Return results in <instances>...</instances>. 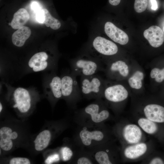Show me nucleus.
Instances as JSON below:
<instances>
[{
	"mask_svg": "<svg viewBox=\"0 0 164 164\" xmlns=\"http://www.w3.org/2000/svg\"><path fill=\"white\" fill-rule=\"evenodd\" d=\"M109 142L101 145L88 151L96 164H111L115 162L114 153L108 145Z\"/></svg>",
	"mask_w": 164,
	"mask_h": 164,
	"instance_id": "obj_12",
	"label": "nucleus"
},
{
	"mask_svg": "<svg viewBox=\"0 0 164 164\" xmlns=\"http://www.w3.org/2000/svg\"><path fill=\"white\" fill-rule=\"evenodd\" d=\"M148 0H135L134 8L135 11L138 13H141L144 11L148 5Z\"/></svg>",
	"mask_w": 164,
	"mask_h": 164,
	"instance_id": "obj_30",
	"label": "nucleus"
},
{
	"mask_svg": "<svg viewBox=\"0 0 164 164\" xmlns=\"http://www.w3.org/2000/svg\"><path fill=\"white\" fill-rule=\"evenodd\" d=\"M43 9L44 15V20L43 24H45L46 26L50 27L51 28L54 30L60 28L61 26L60 21L53 17L47 9Z\"/></svg>",
	"mask_w": 164,
	"mask_h": 164,
	"instance_id": "obj_28",
	"label": "nucleus"
},
{
	"mask_svg": "<svg viewBox=\"0 0 164 164\" xmlns=\"http://www.w3.org/2000/svg\"><path fill=\"white\" fill-rule=\"evenodd\" d=\"M44 162L46 164L59 163L61 161L59 147L44 152Z\"/></svg>",
	"mask_w": 164,
	"mask_h": 164,
	"instance_id": "obj_27",
	"label": "nucleus"
},
{
	"mask_svg": "<svg viewBox=\"0 0 164 164\" xmlns=\"http://www.w3.org/2000/svg\"><path fill=\"white\" fill-rule=\"evenodd\" d=\"M104 80L96 74L81 77L80 88L82 96L88 99L103 98Z\"/></svg>",
	"mask_w": 164,
	"mask_h": 164,
	"instance_id": "obj_10",
	"label": "nucleus"
},
{
	"mask_svg": "<svg viewBox=\"0 0 164 164\" xmlns=\"http://www.w3.org/2000/svg\"><path fill=\"white\" fill-rule=\"evenodd\" d=\"M101 99H96L86 107L76 111L73 120L78 126L91 127L100 125L108 119L110 113Z\"/></svg>",
	"mask_w": 164,
	"mask_h": 164,
	"instance_id": "obj_4",
	"label": "nucleus"
},
{
	"mask_svg": "<svg viewBox=\"0 0 164 164\" xmlns=\"http://www.w3.org/2000/svg\"><path fill=\"white\" fill-rule=\"evenodd\" d=\"M151 4V9L153 10H156L158 8V5L156 0H150Z\"/></svg>",
	"mask_w": 164,
	"mask_h": 164,
	"instance_id": "obj_34",
	"label": "nucleus"
},
{
	"mask_svg": "<svg viewBox=\"0 0 164 164\" xmlns=\"http://www.w3.org/2000/svg\"><path fill=\"white\" fill-rule=\"evenodd\" d=\"M101 62L84 53L72 59L70 62L71 73L75 76H87L104 71Z\"/></svg>",
	"mask_w": 164,
	"mask_h": 164,
	"instance_id": "obj_7",
	"label": "nucleus"
},
{
	"mask_svg": "<svg viewBox=\"0 0 164 164\" xmlns=\"http://www.w3.org/2000/svg\"><path fill=\"white\" fill-rule=\"evenodd\" d=\"M104 29L106 35L114 42L121 45H125L128 42L129 38L127 34L112 22H105Z\"/></svg>",
	"mask_w": 164,
	"mask_h": 164,
	"instance_id": "obj_13",
	"label": "nucleus"
},
{
	"mask_svg": "<svg viewBox=\"0 0 164 164\" xmlns=\"http://www.w3.org/2000/svg\"><path fill=\"white\" fill-rule=\"evenodd\" d=\"M78 126L72 139L77 147L89 151L108 142L109 133L104 124L91 127Z\"/></svg>",
	"mask_w": 164,
	"mask_h": 164,
	"instance_id": "obj_3",
	"label": "nucleus"
},
{
	"mask_svg": "<svg viewBox=\"0 0 164 164\" xmlns=\"http://www.w3.org/2000/svg\"><path fill=\"white\" fill-rule=\"evenodd\" d=\"M70 163L76 164H96L88 151L79 147Z\"/></svg>",
	"mask_w": 164,
	"mask_h": 164,
	"instance_id": "obj_24",
	"label": "nucleus"
},
{
	"mask_svg": "<svg viewBox=\"0 0 164 164\" xmlns=\"http://www.w3.org/2000/svg\"><path fill=\"white\" fill-rule=\"evenodd\" d=\"M147 149L145 143L139 142L127 147L124 151V154L128 159H135L144 155Z\"/></svg>",
	"mask_w": 164,
	"mask_h": 164,
	"instance_id": "obj_19",
	"label": "nucleus"
},
{
	"mask_svg": "<svg viewBox=\"0 0 164 164\" xmlns=\"http://www.w3.org/2000/svg\"><path fill=\"white\" fill-rule=\"evenodd\" d=\"M144 73L140 69L135 70L128 77V83L129 87L134 90H140L143 86Z\"/></svg>",
	"mask_w": 164,
	"mask_h": 164,
	"instance_id": "obj_22",
	"label": "nucleus"
},
{
	"mask_svg": "<svg viewBox=\"0 0 164 164\" xmlns=\"http://www.w3.org/2000/svg\"><path fill=\"white\" fill-rule=\"evenodd\" d=\"M4 162L9 164H30L31 161L26 157H15L7 159Z\"/></svg>",
	"mask_w": 164,
	"mask_h": 164,
	"instance_id": "obj_29",
	"label": "nucleus"
},
{
	"mask_svg": "<svg viewBox=\"0 0 164 164\" xmlns=\"http://www.w3.org/2000/svg\"><path fill=\"white\" fill-rule=\"evenodd\" d=\"M144 114L148 119L157 123L164 122V107L157 104L145 105L143 109Z\"/></svg>",
	"mask_w": 164,
	"mask_h": 164,
	"instance_id": "obj_17",
	"label": "nucleus"
},
{
	"mask_svg": "<svg viewBox=\"0 0 164 164\" xmlns=\"http://www.w3.org/2000/svg\"><path fill=\"white\" fill-rule=\"evenodd\" d=\"M32 9L36 12L41 10L40 9L39 6L38 4L36 2H33L31 5Z\"/></svg>",
	"mask_w": 164,
	"mask_h": 164,
	"instance_id": "obj_33",
	"label": "nucleus"
},
{
	"mask_svg": "<svg viewBox=\"0 0 164 164\" xmlns=\"http://www.w3.org/2000/svg\"><path fill=\"white\" fill-rule=\"evenodd\" d=\"M121 136L127 143L134 144L140 142L142 137L140 128L136 125L129 124L125 125L120 132Z\"/></svg>",
	"mask_w": 164,
	"mask_h": 164,
	"instance_id": "obj_14",
	"label": "nucleus"
},
{
	"mask_svg": "<svg viewBox=\"0 0 164 164\" xmlns=\"http://www.w3.org/2000/svg\"><path fill=\"white\" fill-rule=\"evenodd\" d=\"M38 100L30 90L22 87L15 88L8 98L18 117L23 119L31 114Z\"/></svg>",
	"mask_w": 164,
	"mask_h": 164,
	"instance_id": "obj_5",
	"label": "nucleus"
},
{
	"mask_svg": "<svg viewBox=\"0 0 164 164\" xmlns=\"http://www.w3.org/2000/svg\"><path fill=\"white\" fill-rule=\"evenodd\" d=\"M106 65L104 71L108 79L122 81L130 75L129 66L123 60L114 59Z\"/></svg>",
	"mask_w": 164,
	"mask_h": 164,
	"instance_id": "obj_11",
	"label": "nucleus"
},
{
	"mask_svg": "<svg viewBox=\"0 0 164 164\" xmlns=\"http://www.w3.org/2000/svg\"><path fill=\"white\" fill-rule=\"evenodd\" d=\"M49 56L44 52H41L34 54L28 62L29 67L34 72H39L46 70L49 67H53L48 61Z\"/></svg>",
	"mask_w": 164,
	"mask_h": 164,
	"instance_id": "obj_15",
	"label": "nucleus"
},
{
	"mask_svg": "<svg viewBox=\"0 0 164 164\" xmlns=\"http://www.w3.org/2000/svg\"><path fill=\"white\" fill-rule=\"evenodd\" d=\"M118 50V47L114 43L98 35L94 36L88 43L84 53L107 65L112 60L110 57L116 55Z\"/></svg>",
	"mask_w": 164,
	"mask_h": 164,
	"instance_id": "obj_6",
	"label": "nucleus"
},
{
	"mask_svg": "<svg viewBox=\"0 0 164 164\" xmlns=\"http://www.w3.org/2000/svg\"><path fill=\"white\" fill-rule=\"evenodd\" d=\"M150 164H162L164 162L162 160L159 158H155L152 159L149 162Z\"/></svg>",
	"mask_w": 164,
	"mask_h": 164,
	"instance_id": "obj_32",
	"label": "nucleus"
},
{
	"mask_svg": "<svg viewBox=\"0 0 164 164\" xmlns=\"http://www.w3.org/2000/svg\"><path fill=\"white\" fill-rule=\"evenodd\" d=\"M162 90H164V88Z\"/></svg>",
	"mask_w": 164,
	"mask_h": 164,
	"instance_id": "obj_38",
	"label": "nucleus"
},
{
	"mask_svg": "<svg viewBox=\"0 0 164 164\" xmlns=\"http://www.w3.org/2000/svg\"><path fill=\"white\" fill-rule=\"evenodd\" d=\"M109 3L113 6H117L120 2L121 0H108Z\"/></svg>",
	"mask_w": 164,
	"mask_h": 164,
	"instance_id": "obj_35",
	"label": "nucleus"
},
{
	"mask_svg": "<svg viewBox=\"0 0 164 164\" xmlns=\"http://www.w3.org/2000/svg\"><path fill=\"white\" fill-rule=\"evenodd\" d=\"M48 88L49 98L53 106L59 100L62 98L61 77L55 74L52 76L49 81Z\"/></svg>",
	"mask_w": 164,
	"mask_h": 164,
	"instance_id": "obj_18",
	"label": "nucleus"
},
{
	"mask_svg": "<svg viewBox=\"0 0 164 164\" xmlns=\"http://www.w3.org/2000/svg\"><path fill=\"white\" fill-rule=\"evenodd\" d=\"M9 25L11 26V23H9Z\"/></svg>",
	"mask_w": 164,
	"mask_h": 164,
	"instance_id": "obj_37",
	"label": "nucleus"
},
{
	"mask_svg": "<svg viewBox=\"0 0 164 164\" xmlns=\"http://www.w3.org/2000/svg\"><path fill=\"white\" fill-rule=\"evenodd\" d=\"M121 81L104 80L103 98L108 106L113 108L127 98L129 92Z\"/></svg>",
	"mask_w": 164,
	"mask_h": 164,
	"instance_id": "obj_8",
	"label": "nucleus"
},
{
	"mask_svg": "<svg viewBox=\"0 0 164 164\" xmlns=\"http://www.w3.org/2000/svg\"><path fill=\"white\" fill-rule=\"evenodd\" d=\"M70 125L69 121L65 119L48 122L38 133L30 137L26 146L29 147L33 153H40Z\"/></svg>",
	"mask_w": 164,
	"mask_h": 164,
	"instance_id": "obj_2",
	"label": "nucleus"
},
{
	"mask_svg": "<svg viewBox=\"0 0 164 164\" xmlns=\"http://www.w3.org/2000/svg\"><path fill=\"white\" fill-rule=\"evenodd\" d=\"M36 18L38 22L43 24L44 20V15L43 9H41L36 12Z\"/></svg>",
	"mask_w": 164,
	"mask_h": 164,
	"instance_id": "obj_31",
	"label": "nucleus"
},
{
	"mask_svg": "<svg viewBox=\"0 0 164 164\" xmlns=\"http://www.w3.org/2000/svg\"><path fill=\"white\" fill-rule=\"evenodd\" d=\"M139 127L145 132L149 134L155 133L158 129L155 122L146 118H141L138 121Z\"/></svg>",
	"mask_w": 164,
	"mask_h": 164,
	"instance_id": "obj_26",
	"label": "nucleus"
},
{
	"mask_svg": "<svg viewBox=\"0 0 164 164\" xmlns=\"http://www.w3.org/2000/svg\"><path fill=\"white\" fill-rule=\"evenodd\" d=\"M145 38L153 47L160 46L164 42V33L162 29L156 26H152L145 30L143 32Z\"/></svg>",
	"mask_w": 164,
	"mask_h": 164,
	"instance_id": "obj_16",
	"label": "nucleus"
},
{
	"mask_svg": "<svg viewBox=\"0 0 164 164\" xmlns=\"http://www.w3.org/2000/svg\"><path fill=\"white\" fill-rule=\"evenodd\" d=\"M3 109V106L1 102H0V113H2Z\"/></svg>",
	"mask_w": 164,
	"mask_h": 164,
	"instance_id": "obj_36",
	"label": "nucleus"
},
{
	"mask_svg": "<svg viewBox=\"0 0 164 164\" xmlns=\"http://www.w3.org/2000/svg\"><path fill=\"white\" fill-rule=\"evenodd\" d=\"M23 120L8 119L0 128V154L6 155L19 147L26 146L30 136Z\"/></svg>",
	"mask_w": 164,
	"mask_h": 164,
	"instance_id": "obj_1",
	"label": "nucleus"
},
{
	"mask_svg": "<svg viewBox=\"0 0 164 164\" xmlns=\"http://www.w3.org/2000/svg\"><path fill=\"white\" fill-rule=\"evenodd\" d=\"M76 77L71 72L61 77L62 98L73 109L76 108L77 104L82 96Z\"/></svg>",
	"mask_w": 164,
	"mask_h": 164,
	"instance_id": "obj_9",
	"label": "nucleus"
},
{
	"mask_svg": "<svg viewBox=\"0 0 164 164\" xmlns=\"http://www.w3.org/2000/svg\"><path fill=\"white\" fill-rule=\"evenodd\" d=\"M64 143L62 146L59 147L61 161L70 163L74 157L78 149L73 142L69 140L64 141Z\"/></svg>",
	"mask_w": 164,
	"mask_h": 164,
	"instance_id": "obj_20",
	"label": "nucleus"
},
{
	"mask_svg": "<svg viewBox=\"0 0 164 164\" xmlns=\"http://www.w3.org/2000/svg\"><path fill=\"white\" fill-rule=\"evenodd\" d=\"M29 17V15L25 9H20L14 13L11 26L14 29H19L27 23Z\"/></svg>",
	"mask_w": 164,
	"mask_h": 164,
	"instance_id": "obj_23",
	"label": "nucleus"
},
{
	"mask_svg": "<svg viewBox=\"0 0 164 164\" xmlns=\"http://www.w3.org/2000/svg\"></svg>",
	"mask_w": 164,
	"mask_h": 164,
	"instance_id": "obj_39",
	"label": "nucleus"
},
{
	"mask_svg": "<svg viewBox=\"0 0 164 164\" xmlns=\"http://www.w3.org/2000/svg\"><path fill=\"white\" fill-rule=\"evenodd\" d=\"M150 76L151 79L157 86L164 87V64H156L151 69Z\"/></svg>",
	"mask_w": 164,
	"mask_h": 164,
	"instance_id": "obj_25",
	"label": "nucleus"
},
{
	"mask_svg": "<svg viewBox=\"0 0 164 164\" xmlns=\"http://www.w3.org/2000/svg\"><path fill=\"white\" fill-rule=\"evenodd\" d=\"M31 34V30L28 27L23 26L19 28L12 35V39L13 44L17 47H22Z\"/></svg>",
	"mask_w": 164,
	"mask_h": 164,
	"instance_id": "obj_21",
	"label": "nucleus"
}]
</instances>
